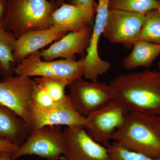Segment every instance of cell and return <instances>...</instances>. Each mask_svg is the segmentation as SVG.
Wrapping results in <instances>:
<instances>
[{"label":"cell","mask_w":160,"mask_h":160,"mask_svg":"<svg viewBox=\"0 0 160 160\" xmlns=\"http://www.w3.org/2000/svg\"><path fill=\"white\" fill-rule=\"evenodd\" d=\"M109 85L114 99L129 112L160 116V71L147 69L120 74Z\"/></svg>","instance_id":"obj_1"},{"label":"cell","mask_w":160,"mask_h":160,"mask_svg":"<svg viewBox=\"0 0 160 160\" xmlns=\"http://www.w3.org/2000/svg\"><path fill=\"white\" fill-rule=\"evenodd\" d=\"M112 140L128 150L160 159V116L129 112Z\"/></svg>","instance_id":"obj_2"},{"label":"cell","mask_w":160,"mask_h":160,"mask_svg":"<svg viewBox=\"0 0 160 160\" xmlns=\"http://www.w3.org/2000/svg\"><path fill=\"white\" fill-rule=\"evenodd\" d=\"M58 7L49 0H7L3 22L18 38L30 30L53 26L51 15Z\"/></svg>","instance_id":"obj_3"},{"label":"cell","mask_w":160,"mask_h":160,"mask_svg":"<svg viewBox=\"0 0 160 160\" xmlns=\"http://www.w3.org/2000/svg\"><path fill=\"white\" fill-rule=\"evenodd\" d=\"M84 58L75 59L45 61L41 57V50L26 58L15 66L14 72L22 76L39 77L64 80L70 85L83 77Z\"/></svg>","instance_id":"obj_4"},{"label":"cell","mask_w":160,"mask_h":160,"mask_svg":"<svg viewBox=\"0 0 160 160\" xmlns=\"http://www.w3.org/2000/svg\"><path fill=\"white\" fill-rule=\"evenodd\" d=\"M66 150V137L61 126H46L29 133L11 157L16 160L25 156L35 155L47 160H62Z\"/></svg>","instance_id":"obj_5"},{"label":"cell","mask_w":160,"mask_h":160,"mask_svg":"<svg viewBox=\"0 0 160 160\" xmlns=\"http://www.w3.org/2000/svg\"><path fill=\"white\" fill-rule=\"evenodd\" d=\"M129 112L122 103L113 99L86 117L83 127L93 139L107 147L114 132L125 124Z\"/></svg>","instance_id":"obj_6"},{"label":"cell","mask_w":160,"mask_h":160,"mask_svg":"<svg viewBox=\"0 0 160 160\" xmlns=\"http://www.w3.org/2000/svg\"><path fill=\"white\" fill-rule=\"evenodd\" d=\"M86 119V117L74 108L68 95L65 100L49 108H41L32 102L28 109L26 125L29 134L44 126H83Z\"/></svg>","instance_id":"obj_7"},{"label":"cell","mask_w":160,"mask_h":160,"mask_svg":"<svg viewBox=\"0 0 160 160\" xmlns=\"http://www.w3.org/2000/svg\"><path fill=\"white\" fill-rule=\"evenodd\" d=\"M69 100L76 109L86 117L106 106L114 99L109 84L81 78L69 85Z\"/></svg>","instance_id":"obj_8"},{"label":"cell","mask_w":160,"mask_h":160,"mask_svg":"<svg viewBox=\"0 0 160 160\" xmlns=\"http://www.w3.org/2000/svg\"><path fill=\"white\" fill-rule=\"evenodd\" d=\"M145 15L124 10H109L103 36L110 42L121 44L126 49H131L139 39Z\"/></svg>","instance_id":"obj_9"},{"label":"cell","mask_w":160,"mask_h":160,"mask_svg":"<svg viewBox=\"0 0 160 160\" xmlns=\"http://www.w3.org/2000/svg\"><path fill=\"white\" fill-rule=\"evenodd\" d=\"M36 82L29 77L17 75L0 81V105L9 108L26 123Z\"/></svg>","instance_id":"obj_10"},{"label":"cell","mask_w":160,"mask_h":160,"mask_svg":"<svg viewBox=\"0 0 160 160\" xmlns=\"http://www.w3.org/2000/svg\"><path fill=\"white\" fill-rule=\"evenodd\" d=\"M109 2V0H98L94 26L84 58L83 77L89 81H97L99 77L106 74L111 67V63L101 58L98 51L100 37L102 35L108 17Z\"/></svg>","instance_id":"obj_11"},{"label":"cell","mask_w":160,"mask_h":160,"mask_svg":"<svg viewBox=\"0 0 160 160\" xmlns=\"http://www.w3.org/2000/svg\"><path fill=\"white\" fill-rule=\"evenodd\" d=\"M66 152L62 160H110L108 148L88 134L83 126H66Z\"/></svg>","instance_id":"obj_12"},{"label":"cell","mask_w":160,"mask_h":160,"mask_svg":"<svg viewBox=\"0 0 160 160\" xmlns=\"http://www.w3.org/2000/svg\"><path fill=\"white\" fill-rule=\"evenodd\" d=\"M92 32V28L89 26L81 31L68 32L48 48L41 50L42 58L47 61L58 58L75 59L76 54L85 58Z\"/></svg>","instance_id":"obj_13"},{"label":"cell","mask_w":160,"mask_h":160,"mask_svg":"<svg viewBox=\"0 0 160 160\" xmlns=\"http://www.w3.org/2000/svg\"><path fill=\"white\" fill-rule=\"evenodd\" d=\"M67 33L59 27L53 26L47 29L30 30L22 34L17 38L15 44L13 57L16 65Z\"/></svg>","instance_id":"obj_14"},{"label":"cell","mask_w":160,"mask_h":160,"mask_svg":"<svg viewBox=\"0 0 160 160\" xmlns=\"http://www.w3.org/2000/svg\"><path fill=\"white\" fill-rule=\"evenodd\" d=\"M97 6L89 7L63 3L51 15L52 26H57L66 32L81 31L93 21Z\"/></svg>","instance_id":"obj_15"},{"label":"cell","mask_w":160,"mask_h":160,"mask_svg":"<svg viewBox=\"0 0 160 160\" xmlns=\"http://www.w3.org/2000/svg\"><path fill=\"white\" fill-rule=\"evenodd\" d=\"M29 135L25 121L9 108L0 105V140L20 146Z\"/></svg>","instance_id":"obj_16"},{"label":"cell","mask_w":160,"mask_h":160,"mask_svg":"<svg viewBox=\"0 0 160 160\" xmlns=\"http://www.w3.org/2000/svg\"><path fill=\"white\" fill-rule=\"evenodd\" d=\"M160 54V44L138 40L131 52L123 59V67L128 71L141 67L148 69Z\"/></svg>","instance_id":"obj_17"},{"label":"cell","mask_w":160,"mask_h":160,"mask_svg":"<svg viewBox=\"0 0 160 160\" xmlns=\"http://www.w3.org/2000/svg\"><path fill=\"white\" fill-rule=\"evenodd\" d=\"M16 37L6 29L3 21H0V62L4 78L12 76L16 63L13 57Z\"/></svg>","instance_id":"obj_18"},{"label":"cell","mask_w":160,"mask_h":160,"mask_svg":"<svg viewBox=\"0 0 160 160\" xmlns=\"http://www.w3.org/2000/svg\"><path fill=\"white\" fill-rule=\"evenodd\" d=\"M160 9L158 0H109V9L124 10L146 14L154 9Z\"/></svg>","instance_id":"obj_19"},{"label":"cell","mask_w":160,"mask_h":160,"mask_svg":"<svg viewBox=\"0 0 160 160\" xmlns=\"http://www.w3.org/2000/svg\"><path fill=\"white\" fill-rule=\"evenodd\" d=\"M139 40L160 44V9H153L145 15Z\"/></svg>","instance_id":"obj_20"},{"label":"cell","mask_w":160,"mask_h":160,"mask_svg":"<svg viewBox=\"0 0 160 160\" xmlns=\"http://www.w3.org/2000/svg\"><path fill=\"white\" fill-rule=\"evenodd\" d=\"M33 79L36 83L45 88L55 102H62L68 96L66 94L65 89L69 85L66 81L45 77L35 78Z\"/></svg>","instance_id":"obj_21"},{"label":"cell","mask_w":160,"mask_h":160,"mask_svg":"<svg viewBox=\"0 0 160 160\" xmlns=\"http://www.w3.org/2000/svg\"><path fill=\"white\" fill-rule=\"evenodd\" d=\"M110 160H160L123 148L114 142L107 146Z\"/></svg>","instance_id":"obj_22"},{"label":"cell","mask_w":160,"mask_h":160,"mask_svg":"<svg viewBox=\"0 0 160 160\" xmlns=\"http://www.w3.org/2000/svg\"><path fill=\"white\" fill-rule=\"evenodd\" d=\"M32 102L38 107L49 108L54 106L55 102L45 88L42 85L36 83L32 97Z\"/></svg>","instance_id":"obj_23"},{"label":"cell","mask_w":160,"mask_h":160,"mask_svg":"<svg viewBox=\"0 0 160 160\" xmlns=\"http://www.w3.org/2000/svg\"><path fill=\"white\" fill-rule=\"evenodd\" d=\"M19 146L7 140H0V152H7L12 153Z\"/></svg>","instance_id":"obj_24"},{"label":"cell","mask_w":160,"mask_h":160,"mask_svg":"<svg viewBox=\"0 0 160 160\" xmlns=\"http://www.w3.org/2000/svg\"><path fill=\"white\" fill-rule=\"evenodd\" d=\"M68 3L78 6H86L89 7H95L97 6L94 0H69Z\"/></svg>","instance_id":"obj_25"},{"label":"cell","mask_w":160,"mask_h":160,"mask_svg":"<svg viewBox=\"0 0 160 160\" xmlns=\"http://www.w3.org/2000/svg\"><path fill=\"white\" fill-rule=\"evenodd\" d=\"M7 0H0V21H3L6 12Z\"/></svg>","instance_id":"obj_26"},{"label":"cell","mask_w":160,"mask_h":160,"mask_svg":"<svg viewBox=\"0 0 160 160\" xmlns=\"http://www.w3.org/2000/svg\"><path fill=\"white\" fill-rule=\"evenodd\" d=\"M11 154L7 152H0V160H14L12 158Z\"/></svg>","instance_id":"obj_27"},{"label":"cell","mask_w":160,"mask_h":160,"mask_svg":"<svg viewBox=\"0 0 160 160\" xmlns=\"http://www.w3.org/2000/svg\"><path fill=\"white\" fill-rule=\"evenodd\" d=\"M49 1L57 6L58 7H59L63 3L67 2H69V0H49Z\"/></svg>","instance_id":"obj_28"},{"label":"cell","mask_w":160,"mask_h":160,"mask_svg":"<svg viewBox=\"0 0 160 160\" xmlns=\"http://www.w3.org/2000/svg\"><path fill=\"white\" fill-rule=\"evenodd\" d=\"M2 64L0 62V75L2 74ZM1 81V76H0V81Z\"/></svg>","instance_id":"obj_29"},{"label":"cell","mask_w":160,"mask_h":160,"mask_svg":"<svg viewBox=\"0 0 160 160\" xmlns=\"http://www.w3.org/2000/svg\"><path fill=\"white\" fill-rule=\"evenodd\" d=\"M157 66L158 70V71H160V61L158 62Z\"/></svg>","instance_id":"obj_30"},{"label":"cell","mask_w":160,"mask_h":160,"mask_svg":"<svg viewBox=\"0 0 160 160\" xmlns=\"http://www.w3.org/2000/svg\"><path fill=\"white\" fill-rule=\"evenodd\" d=\"M158 1H159V2H160V0H158Z\"/></svg>","instance_id":"obj_31"}]
</instances>
